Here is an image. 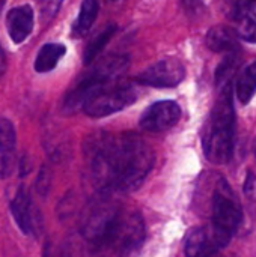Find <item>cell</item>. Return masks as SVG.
Here are the masks:
<instances>
[{"mask_svg":"<svg viewBox=\"0 0 256 257\" xmlns=\"http://www.w3.org/2000/svg\"><path fill=\"white\" fill-rule=\"evenodd\" d=\"M98 9H100L98 0H83V3L80 6L78 17L72 26V35L74 36H77V38L83 36L92 27L94 21L97 20Z\"/></svg>","mask_w":256,"mask_h":257,"instance_id":"cell-16","label":"cell"},{"mask_svg":"<svg viewBox=\"0 0 256 257\" xmlns=\"http://www.w3.org/2000/svg\"><path fill=\"white\" fill-rule=\"evenodd\" d=\"M235 111L232 102V84L219 89L202 134V146L207 160L213 164H225L234 151Z\"/></svg>","mask_w":256,"mask_h":257,"instance_id":"cell-2","label":"cell"},{"mask_svg":"<svg viewBox=\"0 0 256 257\" xmlns=\"http://www.w3.org/2000/svg\"><path fill=\"white\" fill-rule=\"evenodd\" d=\"M130 60L127 56H110L100 62L88 75H84L65 96L63 99V111L74 113L80 107L84 105L88 98L94 95L97 90L106 87L113 83L124 71L128 68Z\"/></svg>","mask_w":256,"mask_h":257,"instance_id":"cell-4","label":"cell"},{"mask_svg":"<svg viewBox=\"0 0 256 257\" xmlns=\"http://www.w3.org/2000/svg\"><path fill=\"white\" fill-rule=\"evenodd\" d=\"M256 0H235L234 2V6H232V12H231V17L234 20H241L250 9L252 6L255 5Z\"/></svg>","mask_w":256,"mask_h":257,"instance_id":"cell-22","label":"cell"},{"mask_svg":"<svg viewBox=\"0 0 256 257\" xmlns=\"http://www.w3.org/2000/svg\"><path fill=\"white\" fill-rule=\"evenodd\" d=\"M232 238L231 232L219 227L213 221L205 226L192 229L184 241L187 257H210L226 247Z\"/></svg>","mask_w":256,"mask_h":257,"instance_id":"cell-7","label":"cell"},{"mask_svg":"<svg viewBox=\"0 0 256 257\" xmlns=\"http://www.w3.org/2000/svg\"><path fill=\"white\" fill-rule=\"evenodd\" d=\"M184 77L186 69L180 60L164 59L142 71L136 77V81L152 87H175L184 80Z\"/></svg>","mask_w":256,"mask_h":257,"instance_id":"cell-9","label":"cell"},{"mask_svg":"<svg viewBox=\"0 0 256 257\" xmlns=\"http://www.w3.org/2000/svg\"><path fill=\"white\" fill-rule=\"evenodd\" d=\"M237 96L240 99V102L247 104L256 93V62L250 63L247 68L243 69V72L240 74L238 80H237Z\"/></svg>","mask_w":256,"mask_h":257,"instance_id":"cell-17","label":"cell"},{"mask_svg":"<svg viewBox=\"0 0 256 257\" xmlns=\"http://www.w3.org/2000/svg\"><path fill=\"white\" fill-rule=\"evenodd\" d=\"M181 108L175 101H160L152 104L140 117V126L145 131L161 133L178 123Z\"/></svg>","mask_w":256,"mask_h":257,"instance_id":"cell-11","label":"cell"},{"mask_svg":"<svg viewBox=\"0 0 256 257\" xmlns=\"http://www.w3.org/2000/svg\"><path fill=\"white\" fill-rule=\"evenodd\" d=\"M5 71H6V59H5V53L0 47V77L5 74Z\"/></svg>","mask_w":256,"mask_h":257,"instance_id":"cell-26","label":"cell"},{"mask_svg":"<svg viewBox=\"0 0 256 257\" xmlns=\"http://www.w3.org/2000/svg\"><path fill=\"white\" fill-rule=\"evenodd\" d=\"M115 32H116V26L112 24V26H109L107 29H104L100 35H97V36L88 44L86 51H84V56H83L86 65H89L92 60H95V57L101 53V50L106 47V44L112 39V36L115 35Z\"/></svg>","mask_w":256,"mask_h":257,"instance_id":"cell-18","label":"cell"},{"mask_svg":"<svg viewBox=\"0 0 256 257\" xmlns=\"http://www.w3.org/2000/svg\"><path fill=\"white\" fill-rule=\"evenodd\" d=\"M3 3H5V0H0V11H2V8H3Z\"/></svg>","mask_w":256,"mask_h":257,"instance_id":"cell-27","label":"cell"},{"mask_svg":"<svg viewBox=\"0 0 256 257\" xmlns=\"http://www.w3.org/2000/svg\"><path fill=\"white\" fill-rule=\"evenodd\" d=\"M6 29L15 44H21L33 29V9L29 5L12 8L6 17Z\"/></svg>","mask_w":256,"mask_h":257,"instance_id":"cell-13","label":"cell"},{"mask_svg":"<svg viewBox=\"0 0 256 257\" xmlns=\"http://www.w3.org/2000/svg\"><path fill=\"white\" fill-rule=\"evenodd\" d=\"M241 206L235 193L226 179L219 178L211 194V221L234 235L241 223Z\"/></svg>","mask_w":256,"mask_h":257,"instance_id":"cell-6","label":"cell"},{"mask_svg":"<svg viewBox=\"0 0 256 257\" xmlns=\"http://www.w3.org/2000/svg\"><path fill=\"white\" fill-rule=\"evenodd\" d=\"M121 211L122 209L119 208V205L109 197L98 199L91 205L83 218L81 233L92 244V247H95L103 239Z\"/></svg>","mask_w":256,"mask_h":257,"instance_id":"cell-8","label":"cell"},{"mask_svg":"<svg viewBox=\"0 0 256 257\" xmlns=\"http://www.w3.org/2000/svg\"><path fill=\"white\" fill-rule=\"evenodd\" d=\"M240 38H243L246 42L256 44V21L250 18H244L241 29H240Z\"/></svg>","mask_w":256,"mask_h":257,"instance_id":"cell-21","label":"cell"},{"mask_svg":"<svg viewBox=\"0 0 256 257\" xmlns=\"http://www.w3.org/2000/svg\"><path fill=\"white\" fill-rule=\"evenodd\" d=\"M63 0H38L39 8H41V15L44 21H51L56 14L59 12L60 6H62Z\"/></svg>","mask_w":256,"mask_h":257,"instance_id":"cell-20","label":"cell"},{"mask_svg":"<svg viewBox=\"0 0 256 257\" xmlns=\"http://www.w3.org/2000/svg\"><path fill=\"white\" fill-rule=\"evenodd\" d=\"M240 35L226 26H214L207 33V47L216 53H234L238 48Z\"/></svg>","mask_w":256,"mask_h":257,"instance_id":"cell-14","label":"cell"},{"mask_svg":"<svg viewBox=\"0 0 256 257\" xmlns=\"http://www.w3.org/2000/svg\"><path fill=\"white\" fill-rule=\"evenodd\" d=\"M17 158V134L11 120L0 117V179L8 178Z\"/></svg>","mask_w":256,"mask_h":257,"instance_id":"cell-12","label":"cell"},{"mask_svg":"<svg viewBox=\"0 0 256 257\" xmlns=\"http://www.w3.org/2000/svg\"><path fill=\"white\" fill-rule=\"evenodd\" d=\"M48 187H50V172L47 170V167H42L41 175L38 178V191L41 194H45Z\"/></svg>","mask_w":256,"mask_h":257,"instance_id":"cell-24","label":"cell"},{"mask_svg":"<svg viewBox=\"0 0 256 257\" xmlns=\"http://www.w3.org/2000/svg\"><path fill=\"white\" fill-rule=\"evenodd\" d=\"M11 211H12V215H14L18 227L26 235L38 236V233L41 232V227H42V224H41L42 220H41V214H39L38 208L32 202L26 188L20 187L17 190L14 199L11 200Z\"/></svg>","mask_w":256,"mask_h":257,"instance_id":"cell-10","label":"cell"},{"mask_svg":"<svg viewBox=\"0 0 256 257\" xmlns=\"http://www.w3.org/2000/svg\"><path fill=\"white\" fill-rule=\"evenodd\" d=\"M237 68H238V56L234 53H229V56L219 65L217 72H216V83L219 89L228 84H232V78H234Z\"/></svg>","mask_w":256,"mask_h":257,"instance_id":"cell-19","label":"cell"},{"mask_svg":"<svg viewBox=\"0 0 256 257\" xmlns=\"http://www.w3.org/2000/svg\"><path fill=\"white\" fill-rule=\"evenodd\" d=\"M183 5L189 14H199L204 9L202 0H183Z\"/></svg>","mask_w":256,"mask_h":257,"instance_id":"cell-25","label":"cell"},{"mask_svg":"<svg viewBox=\"0 0 256 257\" xmlns=\"http://www.w3.org/2000/svg\"><path fill=\"white\" fill-rule=\"evenodd\" d=\"M255 151H256V146H255Z\"/></svg>","mask_w":256,"mask_h":257,"instance_id":"cell-28","label":"cell"},{"mask_svg":"<svg viewBox=\"0 0 256 257\" xmlns=\"http://www.w3.org/2000/svg\"><path fill=\"white\" fill-rule=\"evenodd\" d=\"M244 194L250 199V200H256V176L249 172L244 181Z\"/></svg>","mask_w":256,"mask_h":257,"instance_id":"cell-23","label":"cell"},{"mask_svg":"<svg viewBox=\"0 0 256 257\" xmlns=\"http://www.w3.org/2000/svg\"><path fill=\"white\" fill-rule=\"evenodd\" d=\"M133 86L110 83L88 98L83 110L91 117H104L131 105L137 96Z\"/></svg>","mask_w":256,"mask_h":257,"instance_id":"cell-5","label":"cell"},{"mask_svg":"<svg viewBox=\"0 0 256 257\" xmlns=\"http://www.w3.org/2000/svg\"><path fill=\"white\" fill-rule=\"evenodd\" d=\"M255 14H256V11H255Z\"/></svg>","mask_w":256,"mask_h":257,"instance_id":"cell-29","label":"cell"},{"mask_svg":"<svg viewBox=\"0 0 256 257\" xmlns=\"http://www.w3.org/2000/svg\"><path fill=\"white\" fill-rule=\"evenodd\" d=\"M66 48L62 44H45L35 60V69L36 72H48L56 68L59 60L65 56Z\"/></svg>","mask_w":256,"mask_h":257,"instance_id":"cell-15","label":"cell"},{"mask_svg":"<svg viewBox=\"0 0 256 257\" xmlns=\"http://www.w3.org/2000/svg\"><path fill=\"white\" fill-rule=\"evenodd\" d=\"M83 151L92 181L103 194L137 190L155 161L149 145L131 133H94Z\"/></svg>","mask_w":256,"mask_h":257,"instance_id":"cell-1","label":"cell"},{"mask_svg":"<svg viewBox=\"0 0 256 257\" xmlns=\"http://www.w3.org/2000/svg\"><path fill=\"white\" fill-rule=\"evenodd\" d=\"M145 239V223L136 211H121L103 239L94 247L101 257H127Z\"/></svg>","mask_w":256,"mask_h":257,"instance_id":"cell-3","label":"cell"}]
</instances>
